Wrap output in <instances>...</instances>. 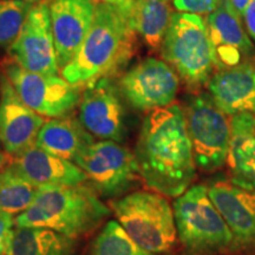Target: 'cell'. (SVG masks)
Instances as JSON below:
<instances>
[{"mask_svg": "<svg viewBox=\"0 0 255 255\" xmlns=\"http://www.w3.org/2000/svg\"><path fill=\"white\" fill-rule=\"evenodd\" d=\"M135 158L142 181L156 193L178 197L191 187L196 164L181 105L173 103L146 115Z\"/></svg>", "mask_w": 255, "mask_h": 255, "instance_id": "1", "label": "cell"}, {"mask_svg": "<svg viewBox=\"0 0 255 255\" xmlns=\"http://www.w3.org/2000/svg\"><path fill=\"white\" fill-rule=\"evenodd\" d=\"M135 39L131 17L97 0L90 30L76 56L60 70V75L70 84L82 89L109 78L131 58Z\"/></svg>", "mask_w": 255, "mask_h": 255, "instance_id": "2", "label": "cell"}, {"mask_svg": "<svg viewBox=\"0 0 255 255\" xmlns=\"http://www.w3.org/2000/svg\"><path fill=\"white\" fill-rule=\"evenodd\" d=\"M94 188L77 186L39 187L32 205L14 219L18 227H39L72 239L95 232L111 214Z\"/></svg>", "mask_w": 255, "mask_h": 255, "instance_id": "3", "label": "cell"}, {"mask_svg": "<svg viewBox=\"0 0 255 255\" xmlns=\"http://www.w3.org/2000/svg\"><path fill=\"white\" fill-rule=\"evenodd\" d=\"M116 221L143 251L167 253L177 239L174 209L159 193L138 190L110 201Z\"/></svg>", "mask_w": 255, "mask_h": 255, "instance_id": "4", "label": "cell"}, {"mask_svg": "<svg viewBox=\"0 0 255 255\" xmlns=\"http://www.w3.org/2000/svg\"><path fill=\"white\" fill-rule=\"evenodd\" d=\"M177 238L189 255H222L234 251L227 222L208 195L205 184H194L176 197L174 206Z\"/></svg>", "mask_w": 255, "mask_h": 255, "instance_id": "5", "label": "cell"}, {"mask_svg": "<svg viewBox=\"0 0 255 255\" xmlns=\"http://www.w3.org/2000/svg\"><path fill=\"white\" fill-rule=\"evenodd\" d=\"M161 55L193 91L208 84L216 71L206 20L201 15L174 12Z\"/></svg>", "mask_w": 255, "mask_h": 255, "instance_id": "6", "label": "cell"}, {"mask_svg": "<svg viewBox=\"0 0 255 255\" xmlns=\"http://www.w3.org/2000/svg\"><path fill=\"white\" fill-rule=\"evenodd\" d=\"M188 135L196 168L214 173L227 163L231 143V119L209 94L191 95L183 108Z\"/></svg>", "mask_w": 255, "mask_h": 255, "instance_id": "7", "label": "cell"}, {"mask_svg": "<svg viewBox=\"0 0 255 255\" xmlns=\"http://www.w3.org/2000/svg\"><path fill=\"white\" fill-rule=\"evenodd\" d=\"M73 163L87 174L96 193L108 199L127 195L142 181L135 154L119 142H94Z\"/></svg>", "mask_w": 255, "mask_h": 255, "instance_id": "8", "label": "cell"}, {"mask_svg": "<svg viewBox=\"0 0 255 255\" xmlns=\"http://www.w3.org/2000/svg\"><path fill=\"white\" fill-rule=\"evenodd\" d=\"M0 70L21 101L45 119L70 116L81 102L82 88L70 84L59 76L27 71L8 57L0 63Z\"/></svg>", "mask_w": 255, "mask_h": 255, "instance_id": "9", "label": "cell"}, {"mask_svg": "<svg viewBox=\"0 0 255 255\" xmlns=\"http://www.w3.org/2000/svg\"><path fill=\"white\" fill-rule=\"evenodd\" d=\"M120 88L132 108L150 113L174 103L180 77L164 60L146 58L124 73Z\"/></svg>", "mask_w": 255, "mask_h": 255, "instance_id": "10", "label": "cell"}, {"mask_svg": "<svg viewBox=\"0 0 255 255\" xmlns=\"http://www.w3.org/2000/svg\"><path fill=\"white\" fill-rule=\"evenodd\" d=\"M8 58L27 71L58 76L55 41L50 21L49 0L36 2L17 39L8 47Z\"/></svg>", "mask_w": 255, "mask_h": 255, "instance_id": "11", "label": "cell"}, {"mask_svg": "<svg viewBox=\"0 0 255 255\" xmlns=\"http://www.w3.org/2000/svg\"><path fill=\"white\" fill-rule=\"evenodd\" d=\"M206 25L216 71L240 64L254 63L255 46L244 20L229 0H223L214 12L207 15Z\"/></svg>", "mask_w": 255, "mask_h": 255, "instance_id": "12", "label": "cell"}, {"mask_svg": "<svg viewBox=\"0 0 255 255\" xmlns=\"http://www.w3.org/2000/svg\"><path fill=\"white\" fill-rule=\"evenodd\" d=\"M78 120L94 137L103 141H123L127 133L124 108L109 78H102L84 88Z\"/></svg>", "mask_w": 255, "mask_h": 255, "instance_id": "13", "label": "cell"}, {"mask_svg": "<svg viewBox=\"0 0 255 255\" xmlns=\"http://www.w3.org/2000/svg\"><path fill=\"white\" fill-rule=\"evenodd\" d=\"M45 117L21 101L13 85L0 72V143L6 154L15 157L36 144Z\"/></svg>", "mask_w": 255, "mask_h": 255, "instance_id": "14", "label": "cell"}, {"mask_svg": "<svg viewBox=\"0 0 255 255\" xmlns=\"http://www.w3.org/2000/svg\"><path fill=\"white\" fill-rule=\"evenodd\" d=\"M97 0H49L59 69L71 62L90 30Z\"/></svg>", "mask_w": 255, "mask_h": 255, "instance_id": "15", "label": "cell"}, {"mask_svg": "<svg viewBox=\"0 0 255 255\" xmlns=\"http://www.w3.org/2000/svg\"><path fill=\"white\" fill-rule=\"evenodd\" d=\"M208 195L227 222L234 238V250L255 251V189L228 180L210 183Z\"/></svg>", "mask_w": 255, "mask_h": 255, "instance_id": "16", "label": "cell"}, {"mask_svg": "<svg viewBox=\"0 0 255 255\" xmlns=\"http://www.w3.org/2000/svg\"><path fill=\"white\" fill-rule=\"evenodd\" d=\"M208 94L228 116L255 114V64L218 70L209 79Z\"/></svg>", "mask_w": 255, "mask_h": 255, "instance_id": "17", "label": "cell"}, {"mask_svg": "<svg viewBox=\"0 0 255 255\" xmlns=\"http://www.w3.org/2000/svg\"><path fill=\"white\" fill-rule=\"evenodd\" d=\"M12 164L38 187L77 186L88 181L87 174L77 164L50 154L36 144L13 157Z\"/></svg>", "mask_w": 255, "mask_h": 255, "instance_id": "18", "label": "cell"}, {"mask_svg": "<svg viewBox=\"0 0 255 255\" xmlns=\"http://www.w3.org/2000/svg\"><path fill=\"white\" fill-rule=\"evenodd\" d=\"M227 164L233 183L255 189V114L231 116Z\"/></svg>", "mask_w": 255, "mask_h": 255, "instance_id": "19", "label": "cell"}, {"mask_svg": "<svg viewBox=\"0 0 255 255\" xmlns=\"http://www.w3.org/2000/svg\"><path fill=\"white\" fill-rule=\"evenodd\" d=\"M94 136L76 117L65 116L47 120L38 132L36 145L60 158L75 159L94 143Z\"/></svg>", "mask_w": 255, "mask_h": 255, "instance_id": "20", "label": "cell"}, {"mask_svg": "<svg viewBox=\"0 0 255 255\" xmlns=\"http://www.w3.org/2000/svg\"><path fill=\"white\" fill-rule=\"evenodd\" d=\"M78 240L39 227L14 226L5 255H77Z\"/></svg>", "mask_w": 255, "mask_h": 255, "instance_id": "21", "label": "cell"}, {"mask_svg": "<svg viewBox=\"0 0 255 255\" xmlns=\"http://www.w3.org/2000/svg\"><path fill=\"white\" fill-rule=\"evenodd\" d=\"M173 13V8L167 0L133 1L132 27L150 50L161 49Z\"/></svg>", "mask_w": 255, "mask_h": 255, "instance_id": "22", "label": "cell"}, {"mask_svg": "<svg viewBox=\"0 0 255 255\" xmlns=\"http://www.w3.org/2000/svg\"><path fill=\"white\" fill-rule=\"evenodd\" d=\"M39 187L23 176L12 162L0 170V212L12 216L25 212L36 199Z\"/></svg>", "mask_w": 255, "mask_h": 255, "instance_id": "23", "label": "cell"}, {"mask_svg": "<svg viewBox=\"0 0 255 255\" xmlns=\"http://www.w3.org/2000/svg\"><path fill=\"white\" fill-rule=\"evenodd\" d=\"M83 255H152L133 242L116 220H110L92 239Z\"/></svg>", "mask_w": 255, "mask_h": 255, "instance_id": "24", "label": "cell"}, {"mask_svg": "<svg viewBox=\"0 0 255 255\" xmlns=\"http://www.w3.org/2000/svg\"><path fill=\"white\" fill-rule=\"evenodd\" d=\"M33 2L23 0H0V47L14 43L23 30Z\"/></svg>", "mask_w": 255, "mask_h": 255, "instance_id": "25", "label": "cell"}, {"mask_svg": "<svg viewBox=\"0 0 255 255\" xmlns=\"http://www.w3.org/2000/svg\"><path fill=\"white\" fill-rule=\"evenodd\" d=\"M223 0H173L174 7L178 12L197 15H209L214 12Z\"/></svg>", "mask_w": 255, "mask_h": 255, "instance_id": "26", "label": "cell"}, {"mask_svg": "<svg viewBox=\"0 0 255 255\" xmlns=\"http://www.w3.org/2000/svg\"><path fill=\"white\" fill-rule=\"evenodd\" d=\"M14 226L13 216L0 212V255H5Z\"/></svg>", "mask_w": 255, "mask_h": 255, "instance_id": "27", "label": "cell"}, {"mask_svg": "<svg viewBox=\"0 0 255 255\" xmlns=\"http://www.w3.org/2000/svg\"><path fill=\"white\" fill-rule=\"evenodd\" d=\"M242 20H244L247 33L255 41V0H252L250 2L244 17H242Z\"/></svg>", "mask_w": 255, "mask_h": 255, "instance_id": "28", "label": "cell"}, {"mask_svg": "<svg viewBox=\"0 0 255 255\" xmlns=\"http://www.w3.org/2000/svg\"><path fill=\"white\" fill-rule=\"evenodd\" d=\"M100 1L105 2V4L113 5L115 7L120 8L121 11H123L126 14L131 17L133 1H135V0H100Z\"/></svg>", "mask_w": 255, "mask_h": 255, "instance_id": "29", "label": "cell"}, {"mask_svg": "<svg viewBox=\"0 0 255 255\" xmlns=\"http://www.w3.org/2000/svg\"><path fill=\"white\" fill-rule=\"evenodd\" d=\"M229 1H231V4L235 11L238 12V14L242 18L252 0H229Z\"/></svg>", "mask_w": 255, "mask_h": 255, "instance_id": "30", "label": "cell"}, {"mask_svg": "<svg viewBox=\"0 0 255 255\" xmlns=\"http://www.w3.org/2000/svg\"><path fill=\"white\" fill-rule=\"evenodd\" d=\"M12 159H13L12 156L6 154V152L0 151V170L4 169L5 167H7V165L12 162Z\"/></svg>", "mask_w": 255, "mask_h": 255, "instance_id": "31", "label": "cell"}, {"mask_svg": "<svg viewBox=\"0 0 255 255\" xmlns=\"http://www.w3.org/2000/svg\"><path fill=\"white\" fill-rule=\"evenodd\" d=\"M23 1H30V2H33V4H36V2L43 1V0H23Z\"/></svg>", "mask_w": 255, "mask_h": 255, "instance_id": "32", "label": "cell"}, {"mask_svg": "<svg viewBox=\"0 0 255 255\" xmlns=\"http://www.w3.org/2000/svg\"><path fill=\"white\" fill-rule=\"evenodd\" d=\"M0 148H1V143H0Z\"/></svg>", "mask_w": 255, "mask_h": 255, "instance_id": "33", "label": "cell"}, {"mask_svg": "<svg viewBox=\"0 0 255 255\" xmlns=\"http://www.w3.org/2000/svg\"><path fill=\"white\" fill-rule=\"evenodd\" d=\"M167 1H170V0H167Z\"/></svg>", "mask_w": 255, "mask_h": 255, "instance_id": "34", "label": "cell"}]
</instances>
